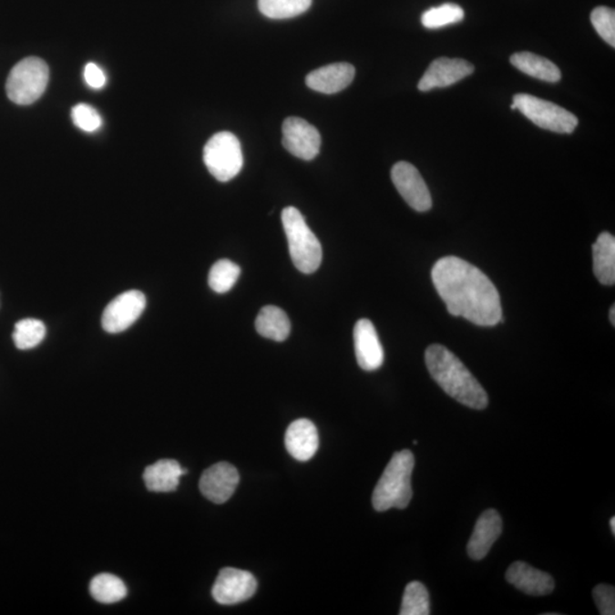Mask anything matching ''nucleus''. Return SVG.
Instances as JSON below:
<instances>
[{
  "label": "nucleus",
  "mask_w": 615,
  "mask_h": 615,
  "mask_svg": "<svg viewBox=\"0 0 615 615\" xmlns=\"http://www.w3.org/2000/svg\"><path fill=\"white\" fill-rule=\"evenodd\" d=\"M474 67L462 58L440 57L435 59L427 67L419 81L418 89L428 91L435 88H445L456 84L465 77L472 75Z\"/></svg>",
  "instance_id": "nucleus-13"
},
{
  "label": "nucleus",
  "mask_w": 615,
  "mask_h": 615,
  "mask_svg": "<svg viewBox=\"0 0 615 615\" xmlns=\"http://www.w3.org/2000/svg\"><path fill=\"white\" fill-rule=\"evenodd\" d=\"M590 20L597 34L606 43L615 47V12L614 9L600 6L591 12Z\"/></svg>",
  "instance_id": "nucleus-29"
},
{
  "label": "nucleus",
  "mask_w": 615,
  "mask_h": 615,
  "mask_svg": "<svg viewBox=\"0 0 615 615\" xmlns=\"http://www.w3.org/2000/svg\"><path fill=\"white\" fill-rule=\"evenodd\" d=\"M285 446L292 457L308 462L316 455L319 446L317 427L309 419H296L287 427Z\"/></svg>",
  "instance_id": "nucleus-17"
},
{
  "label": "nucleus",
  "mask_w": 615,
  "mask_h": 615,
  "mask_svg": "<svg viewBox=\"0 0 615 615\" xmlns=\"http://www.w3.org/2000/svg\"><path fill=\"white\" fill-rule=\"evenodd\" d=\"M610 531H612L613 535H615V518L612 517L610 519Z\"/></svg>",
  "instance_id": "nucleus-34"
},
{
  "label": "nucleus",
  "mask_w": 615,
  "mask_h": 615,
  "mask_svg": "<svg viewBox=\"0 0 615 615\" xmlns=\"http://www.w3.org/2000/svg\"><path fill=\"white\" fill-rule=\"evenodd\" d=\"M503 532V519L496 509H487L477 518L467 544V553L474 560H480L489 553L492 545Z\"/></svg>",
  "instance_id": "nucleus-15"
},
{
  "label": "nucleus",
  "mask_w": 615,
  "mask_h": 615,
  "mask_svg": "<svg viewBox=\"0 0 615 615\" xmlns=\"http://www.w3.org/2000/svg\"><path fill=\"white\" fill-rule=\"evenodd\" d=\"M72 121L82 131H97L103 120L99 113L93 107L87 104H77L72 108Z\"/></svg>",
  "instance_id": "nucleus-30"
},
{
  "label": "nucleus",
  "mask_w": 615,
  "mask_h": 615,
  "mask_svg": "<svg viewBox=\"0 0 615 615\" xmlns=\"http://www.w3.org/2000/svg\"><path fill=\"white\" fill-rule=\"evenodd\" d=\"M292 261L299 272L313 273L321 267L323 249L321 243L305 222L302 214L294 207H287L282 213Z\"/></svg>",
  "instance_id": "nucleus-4"
},
{
  "label": "nucleus",
  "mask_w": 615,
  "mask_h": 615,
  "mask_svg": "<svg viewBox=\"0 0 615 615\" xmlns=\"http://www.w3.org/2000/svg\"><path fill=\"white\" fill-rule=\"evenodd\" d=\"M594 272L600 284L613 286L615 282V239L610 232H601L592 245Z\"/></svg>",
  "instance_id": "nucleus-20"
},
{
  "label": "nucleus",
  "mask_w": 615,
  "mask_h": 615,
  "mask_svg": "<svg viewBox=\"0 0 615 615\" xmlns=\"http://www.w3.org/2000/svg\"><path fill=\"white\" fill-rule=\"evenodd\" d=\"M430 595L422 582L413 581L405 586L400 615H430Z\"/></svg>",
  "instance_id": "nucleus-26"
},
{
  "label": "nucleus",
  "mask_w": 615,
  "mask_h": 615,
  "mask_svg": "<svg viewBox=\"0 0 615 615\" xmlns=\"http://www.w3.org/2000/svg\"><path fill=\"white\" fill-rule=\"evenodd\" d=\"M415 458L412 451H398L387 464L375 489L372 503L377 512L391 508L404 509L413 498L412 474Z\"/></svg>",
  "instance_id": "nucleus-3"
},
{
  "label": "nucleus",
  "mask_w": 615,
  "mask_h": 615,
  "mask_svg": "<svg viewBox=\"0 0 615 615\" xmlns=\"http://www.w3.org/2000/svg\"><path fill=\"white\" fill-rule=\"evenodd\" d=\"M513 104L528 120L542 129L559 132V134H571L578 126V118L574 114L548 100L538 98L536 96L515 95Z\"/></svg>",
  "instance_id": "nucleus-7"
},
{
  "label": "nucleus",
  "mask_w": 615,
  "mask_h": 615,
  "mask_svg": "<svg viewBox=\"0 0 615 615\" xmlns=\"http://www.w3.org/2000/svg\"><path fill=\"white\" fill-rule=\"evenodd\" d=\"M84 77L86 84L93 89H102L108 81L107 75L96 63L87 64Z\"/></svg>",
  "instance_id": "nucleus-32"
},
{
  "label": "nucleus",
  "mask_w": 615,
  "mask_h": 615,
  "mask_svg": "<svg viewBox=\"0 0 615 615\" xmlns=\"http://www.w3.org/2000/svg\"><path fill=\"white\" fill-rule=\"evenodd\" d=\"M313 0H258L259 11L272 20H285L307 12Z\"/></svg>",
  "instance_id": "nucleus-24"
},
{
  "label": "nucleus",
  "mask_w": 615,
  "mask_h": 615,
  "mask_svg": "<svg viewBox=\"0 0 615 615\" xmlns=\"http://www.w3.org/2000/svg\"><path fill=\"white\" fill-rule=\"evenodd\" d=\"M391 178L395 189L410 208L418 212H425L432 208L430 190L413 164L405 161L395 164Z\"/></svg>",
  "instance_id": "nucleus-11"
},
{
  "label": "nucleus",
  "mask_w": 615,
  "mask_h": 615,
  "mask_svg": "<svg viewBox=\"0 0 615 615\" xmlns=\"http://www.w3.org/2000/svg\"><path fill=\"white\" fill-rule=\"evenodd\" d=\"M255 328L266 339L282 342L289 337L291 322L284 310L275 305H266L255 319Z\"/></svg>",
  "instance_id": "nucleus-21"
},
{
  "label": "nucleus",
  "mask_w": 615,
  "mask_h": 615,
  "mask_svg": "<svg viewBox=\"0 0 615 615\" xmlns=\"http://www.w3.org/2000/svg\"><path fill=\"white\" fill-rule=\"evenodd\" d=\"M597 609L601 615L615 614V589L613 586L600 583L592 590Z\"/></svg>",
  "instance_id": "nucleus-31"
},
{
  "label": "nucleus",
  "mask_w": 615,
  "mask_h": 615,
  "mask_svg": "<svg viewBox=\"0 0 615 615\" xmlns=\"http://www.w3.org/2000/svg\"><path fill=\"white\" fill-rule=\"evenodd\" d=\"M610 322L612 323V325H615V307L612 305L610 310Z\"/></svg>",
  "instance_id": "nucleus-33"
},
{
  "label": "nucleus",
  "mask_w": 615,
  "mask_h": 615,
  "mask_svg": "<svg viewBox=\"0 0 615 615\" xmlns=\"http://www.w3.org/2000/svg\"><path fill=\"white\" fill-rule=\"evenodd\" d=\"M355 358L360 368L366 372H374L384 362L380 339L375 326L368 319H360L354 330Z\"/></svg>",
  "instance_id": "nucleus-14"
},
{
  "label": "nucleus",
  "mask_w": 615,
  "mask_h": 615,
  "mask_svg": "<svg viewBox=\"0 0 615 615\" xmlns=\"http://www.w3.org/2000/svg\"><path fill=\"white\" fill-rule=\"evenodd\" d=\"M464 9L456 4H444L439 7L428 9L422 15V25L426 29H439L463 21Z\"/></svg>",
  "instance_id": "nucleus-28"
},
{
  "label": "nucleus",
  "mask_w": 615,
  "mask_h": 615,
  "mask_svg": "<svg viewBox=\"0 0 615 615\" xmlns=\"http://www.w3.org/2000/svg\"><path fill=\"white\" fill-rule=\"evenodd\" d=\"M187 469L173 459H161L149 465L144 471V482L149 491L171 492L179 486L180 477Z\"/></svg>",
  "instance_id": "nucleus-19"
},
{
  "label": "nucleus",
  "mask_w": 615,
  "mask_h": 615,
  "mask_svg": "<svg viewBox=\"0 0 615 615\" xmlns=\"http://www.w3.org/2000/svg\"><path fill=\"white\" fill-rule=\"evenodd\" d=\"M506 580L524 594L546 596L555 588L554 579L549 573L540 571L524 562H514L506 571Z\"/></svg>",
  "instance_id": "nucleus-16"
},
{
  "label": "nucleus",
  "mask_w": 615,
  "mask_h": 615,
  "mask_svg": "<svg viewBox=\"0 0 615 615\" xmlns=\"http://www.w3.org/2000/svg\"><path fill=\"white\" fill-rule=\"evenodd\" d=\"M241 275L239 264L231 260H219L209 272V285L219 294L226 293L236 284Z\"/></svg>",
  "instance_id": "nucleus-27"
},
{
  "label": "nucleus",
  "mask_w": 615,
  "mask_h": 615,
  "mask_svg": "<svg viewBox=\"0 0 615 615\" xmlns=\"http://www.w3.org/2000/svg\"><path fill=\"white\" fill-rule=\"evenodd\" d=\"M49 68L43 59L26 57L9 72L6 82L8 98L17 105H30L47 88Z\"/></svg>",
  "instance_id": "nucleus-5"
},
{
  "label": "nucleus",
  "mask_w": 615,
  "mask_h": 615,
  "mask_svg": "<svg viewBox=\"0 0 615 615\" xmlns=\"http://www.w3.org/2000/svg\"><path fill=\"white\" fill-rule=\"evenodd\" d=\"M319 131L301 118H287L282 123V146L295 158L312 161L321 149Z\"/></svg>",
  "instance_id": "nucleus-10"
},
{
  "label": "nucleus",
  "mask_w": 615,
  "mask_h": 615,
  "mask_svg": "<svg viewBox=\"0 0 615 615\" xmlns=\"http://www.w3.org/2000/svg\"><path fill=\"white\" fill-rule=\"evenodd\" d=\"M91 596L99 603L113 604L126 599L128 589L120 578L111 573H100L90 582Z\"/></svg>",
  "instance_id": "nucleus-23"
},
{
  "label": "nucleus",
  "mask_w": 615,
  "mask_h": 615,
  "mask_svg": "<svg viewBox=\"0 0 615 615\" xmlns=\"http://www.w3.org/2000/svg\"><path fill=\"white\" fill-rule=\"evenodd\" d=\"M425 363L433 380L451 398L468 408H487L489 398L480 383L472 375L458 357L441 344L428 346Z\"/></svg>",
  "instance_id": "nucleus-2"
},
{
  "label": "nucleus",
  "mask_w": 615,
  "mask_h": 615,
  "mask_svg": "<svg viewBox=\"0 0 615 615\" xmlns=\"http://www.w3.org/2000/svg\"><path fill=\"white\" fill-rule=\"evenodd\" d=\"M46 336L45 323L39 319L26 318L15 323L13 340L16 348L29 350L40 344Z\"/></svg>",
  "instance_id": "nucleus-25"
},
{
  "label": "nucleus",
  "mask_w": 615,
  "mask_h": 615,
  "mask_svg": "<svg viewBox=\"0 0 615 615\" xmlns=\"http://www.w3.org/2000/svg\"><path fill=\"white\" fill-rule=\"evenodd\" d=\"M355 68L349 63H335L310 72L305 84L322 94H335L354 81Z\"/></svg>",
  "instance_id": "nucleus-18"
},
{
  "label": "nucleus",
  "mask_w": 615,
  "mask_h": 615,
  "mask_svg": "<svg viewBox=\"0 0 615 615\" xmlns=\"http://www.w3.org/2000/svg\"><path fill=\"white\" fill-rule=\"evenodd\" d=\"M258 582L252 573L234 568H225L219 572L212 588V596L221 605L240 604L253 597Z\"/></svg>",
  "instance_id": "nucleus-9"
},
{
  "label": "nucleus",
  "mask_w": 615,
  "mask_h": 615,
  "mask_svg": "<svg viewBox=\"0 0 615 615\" xmlns=\"http://www.w3.org/2000/svg\"><path fill=\"white\" fill-rule=\"evenodd\" d=\"M432 281L451 316L486 327L503 322L498 290L473 264L457 257L442 258L432 269Z\"/></svg>",
  "instance_id": "nucleus-1"
},
{
  "label": "nucleus",
  "mask_w": 615,
  "mask_h": 615,
  "mask_svg": "<svg viewBox=\"0 0 615 615\" xmlns=\"http://www.w3.org/2000/svg\"><path fill=\"white\" fill-rule=\"evenodd\" d=\"M510 63L526 75L551 84L559 82L562 77L559 68L553 62L539 55L528 52L517 53L510 57Z\"/></svg>",
  "instance_id": "nucleus-22"
},
{
  "label": "nucleus",
  "mask_w": 615,
  "mask_h": 615,
  "mask_svg": "<svg viewBox=\"0 0 615 615\" xmlns=\"http://www.w3.org/2000/svg\"><path fill=\"white\" fill-rule=\"evenodd\" d=\"M240 483V474L234 465L221 462L205 469L200 477V490L214 504H223L234 495Z\"/></svg>",
  "instance_id": "nucleus-12"
},
{
  "label": "nucleus",
  "mask_w": 615,
  "mask_h": 615,
  "mask_svg": "<svg viewBox=\"0 0 615 615\" xmlns=\"http://www.w3.org/2000/svg\"><path fill=\"white\" fill-rule=\"evenodd\" d=\"M146 307V298L140 291L125 292L105 308L102 317L104 331L118 334L128 330L140 317Z\"/></svg>",
  "instance_id": "nucleus-8"
},
{
  "label": "nucleus",
  "mask_w": 615,
  "mask_h": 615,
  "mask_svg": "<svg viewBox=\"0 0 615 615\" xmlns=\"http://www.w3.org/2000/svg\"><path fill=\"white\" fill-rule=\"evenodd\" d=\"M203 159L210 173L222 182L239 175L244 163L240 140L230 131L218 132L208 140Z\"/></svg>",
  "instance_id": "nucleus-6"
}]
</instances>
